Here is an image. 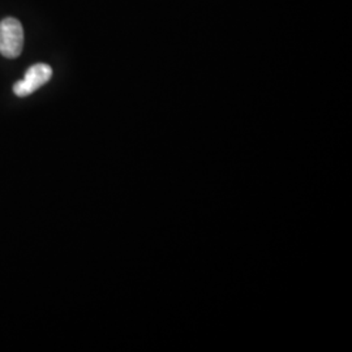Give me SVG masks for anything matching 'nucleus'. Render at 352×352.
<instances>
[{
	"instance_id": "obj_2",
	"label": "nucleus",
	"mask_w": 352,
	"mask_h": 352,
	"mask_svg": "<svg viewBox=\"0 0 352 352\" xmlns=\"http://www.w3.org/2000/svg\"><path fill=\"white\" fill-rule=\"evenodd\" d=\"M52 77V68L49 64L37 63L32 65L25 72L23 80L13 85V93L17 97H28L36 90L47 84Z\"/></svg>"
},
{
	"instance_id": "obj_1",
	"label": "nucleus",
	"mask_w": 352,
	"mask_h": 352,
	"mask_svg": "<svg viewBox=\"0 0 352 352\" xmlns=\"http://www.w3.org/2000/svg\"><path fill=\"white\" fill-rule=\"evenodd\" d=\"M24 47V29L17 19L7 17L0 21V54L14 59L21 55Z\"/></svg>"
}]
</instances>
